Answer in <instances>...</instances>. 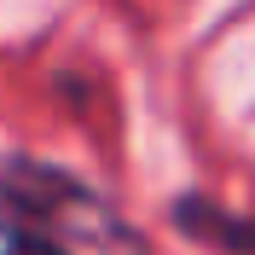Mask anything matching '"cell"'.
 I'll use <instances>...</instances> for the list:
<instances>
[{
	"label": "cell",
	"instance_id": "1",
	"mask_svg": "<svg viewBox=\"0 0 255 255\" xmlns=\"http://www.w3.org/2000/svg\"><path fill=\"white\" fill-rule=\"evenodd\" d=\"M0 238L35 255H151L145 232L105 191L23 151L0 157Z\"/></svg>",
	"mask_w": 255,
	"mask_h": 255
},
{
	"label": "cell",
	"instance_id": "2",
	"mask_svg": "<svg viewBox=\"0 0 255 255\" xmlns=\"http://www.w3.org/2000/svg\"><path fill=\"white\" fill-rule=\"evenodd\" d=\"M168 221L186 244H203L215 255H255V215H238L203 191H180L168 203Z\"/></svg>",
	"mask_w": 255,
	"mask_h": 255
},
{
	"label": "cell",
	"instance_id": "3",
	"mask_svg": "<svg viewBox=\"0 0 255 255\" xmlns=\"http://www.w3.org/2000/svg\"><path fill=\"white\" fill-rule=\"evenodd\" d=\"M0 255H35V250H0Z\"/></svg>",
	"mask_w": 255,
	"mask_h": 255
}]
</instances>
